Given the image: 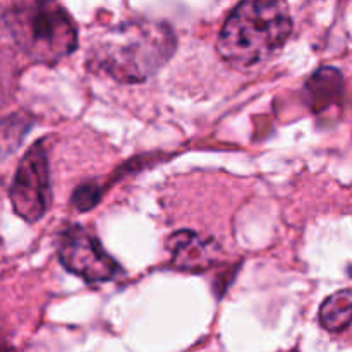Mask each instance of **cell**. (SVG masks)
Here are the masks:
<instances>
[{
	"mask_svg": "<svg viewBox=\"0 0 352 352\" xmlns=\"http://www.w3.org/2000/svg\"><path fill=\"white\" fill-rule=\"evenodd\" d=\"M28 120L21 117H6L0 119V160L16 151L28 131Z\"/></svg>",
	"mask_w": 352,
	"mask_h": 352,
	"instance_id": "cell-9",
	"label": "cell"
},
{
	"mask_svg": "<svg viewBox=\"0 0 352 352\" xmlns=\"http://www.w3.org/2000/svg\"><path fill=\"white\" fill-rule=\"evenodd\" d=\"M7 31L28 57L41 64H55L78 47L74 23L57 0H34L14 10Z\"/></svg>",
	"mask_w": 352,
	"mask_h": 352,
	"instance_id": "cell-3",
	"label": "cell"
},
{
	"mask_svg": "<svg viewBox=\"0 0 352 352\" xmlns=\"http://www.w3.org/2000/svg\"><path fill=\"white\" fill-rule=\"evenodd\" d=\"M291 33L285 0H241L223 23L217 52L234 67H253L274 57Z\"/></svg>",
	"mask_w": 352,
	"mask_h": 352,
	"instance_id": "cell-2",
	"label": "cell"
},
{
	"mask_svg": "<svg viewBox=\"0 0 352 352\" xmlns=\"http://www.w3.org/2000/svg\"><path fill=\"white\" fill-rule=\"evenodd\" d=\"M9 198L14 212L26 222H38L47 213L52 203V186L43 141H36L19 162Z\"/></svg>",
	"mask_w": 352,
	"mask_h": 352,
	"instance_id": "cell-4",
	"label": "cell"
},
{
	"mask_svg": "<svg viewBox=\"0 0 352 352\" xmlns=\"http://www.w3.org/2000/svg\"><path fill=\"white\" fill-rule=\"evenodd\" d=\"M0 352H6V349H3V347H2V346H0Z\"/></svg>",
	"mask_w": 352,
	"mask_h": 352,
	"instance_id": "cell-11",
	"label": "cell"
},
{
	"mask_svg": "<svg viewBox=\"0 0 352 352\" xmlns=\"http://www.w3.org/2000/svg\"><path fill=\"white\" fill-rule=\"evenodd\" d=\"M175 36L167 24L133 21L112 28L89 47L88 65L119 82H143L174 55Z\"/></svg>",
	"mask_w": 352,
	"mask_h": 352,
	"instance_id": "cell-1",
	"label": "cell"
},
{
	"mask_svg": "<svg viewBox=\"0 0 352 352\" xmlns=\"http://www.w3.org/2000/svg\"><path fill=\"white\" fill-rule=\"evenodd\" d=\"M306 103L316 113L329 112L342 105L344 98V78L337 69L320 67L305 86Z\"/></svg>",
	"mask_w": 352,
	"mask_h": 352,
	"instance_id": "cell-7",
	"label": "cell"
},
{
	"mask_svg": "<svg viewBox=\"0 0 352 352\" xmlns=\"http://www.w3.org/2000/svg\"><path fill=\"white\" fill-rule=\"evenodd\" d=\"M100 198H102V188L95 182H86L79 186L72 195V206L79 212H88L93 206L98 205Z\"/></svg>",
	"mask_w": 352,
	"mask_h": 352,
	"instance_id": "cell-10",
	"label": "cell"
},
{
	"mask_svg": "<svg viewBox=\"0 0 352 352\" xmlns=\"http://www.w3.org/2000/svg\"><path fill=\"white\" fill-rule=\"evenodd\" d=\"M57 253L60 263L88 284L110 282L122 272L120 265L103 250L95 234L82 226H69L62 230Z\"/></svg>",
	"mask_w": 352,
	"mask_h": 352,
	"instance_id": "cell-5",
	"label": "cell"
},
{
	"mask_svg": "<svg viewBox=\"0 0 352 352\" xmlns=\"http://www.w3.org/2000/svg\"><path fill=\"white\" fill-rule=\"evenodd\" d=\"M168 250L175 268L186 272L208 270L222 256V248L210 237L192 230H181L168 239Z\"/></svg>",
	"mask_w": 352,
	"mask_h": 352,
	"instance_id": "cell-6",
	"label": "cell"
},
{
	"mask_svg": "<svg viewBox=\"0 0 352 352\" xmlns=\"http://www.w3.org/2000/svg\"><path fill=\"white\" fill-rule=\"evenodd\" d=\"M320 323L332 333L344 332L352 323V289L336 292L320 308Z\"/></svg>",
	"mask_w": 352,
	"mask_h": 352,
	"instance_id": "cell-8",
	"label": "cell"
}]
</instances>
